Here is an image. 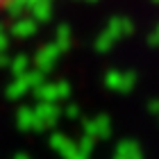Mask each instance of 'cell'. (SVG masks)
<instances>
[{"mask_svg":"<svg viewBox=\"0 0 159 159\" xmlns=\"http://www.w3.org/2000/svg\"><path fill=\"white\" fill-rule=\"evenodd\" d=\"M14 0H0V9H5V7H9Z\"/></svg>","mask_w":159,"mask_h":159,"instance_id":"6da1fadb","label":"cell"}]
</instances>
